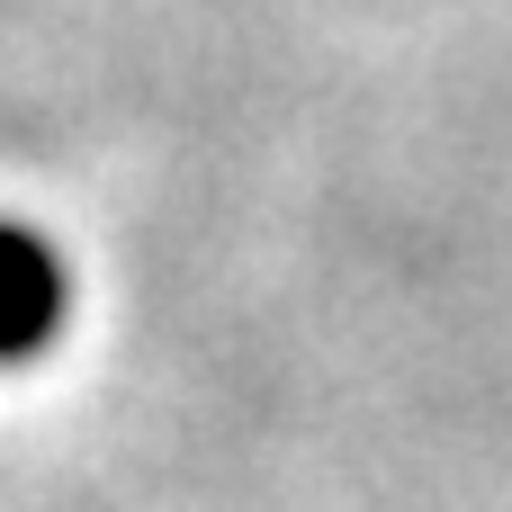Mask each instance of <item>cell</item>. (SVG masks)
<instances>
[{
  "label": "cell",
  "instance_id": "cell-1",
  "mask_svg": "<svg viewBox=\"0 0 512 512\" xmlns=\"http://www.w3.org/2000/svg\"><path fill=\"white\" fill-rule=\"evenodd\" d=\"M63 261L45 234L27 225H0V360H36L63 324Z\"/></svg>",
  "mask_w": 512,
  "mask_h": 512
}]
</instances>
